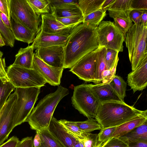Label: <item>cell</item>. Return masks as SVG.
I'll use <instances>...</instances> for the list:
<instances>
[{"mask_svg": "<svg viewBox=\"0 0 147 147\" xmlns=\"http://www.w3.org/2000/svg\"><path fill=\"white\" fill-rule=\"evenodd\" d=\"M141 23L147 26V10H143L141 16Z\"/></svg>", "mask_w": 147, "mask_h": 147, "instance_id": "53", "label": "cell"}, {"mask_svg": "<svg viewBox=\"0 0 147 147\" xmlns=\"http://www.w3.org/2000/svg\"><path fill=\"white\" fill-rule=\"evenodd\" d=\"M146 121L147 114L138 115L132 119L117 126L110 138L113 137L118 138L123 136Z\"/></svg>", "mask_w": 147, "mask_h": 147, "instance_id": "21", "label": "cell"}, {"mask_svg": "<svg viewBox=\"0 0 147 147\" xmlns=\"http://www.w3.org/2000/svg\"><path fill=\"white\" fill-rule=\"evenodd\" d=\"M119 60L118 57L114 66L111 68L110 69H106L103 71L102 74V80L101 83L109 84L111 82L115 75L116 67Z\"/></svg>", "mask_w": 147, "mask_h": 147, "instance_id": "40", "label": "cell"}, {"mask_svg": "<svg viewBox=\"0 0 147 147\" xmlns=\"http://www.w3.org/2000/svg\"><path fill=\"white\" fill-rule=\"evenodd\" d=\"M131 10H147V0H131Z\"/></svg>", "mask_w": 147, "mask_h": 147, "instance_id": "42", "label": "cell"}, {"mask_svg": "<svg viewBox=\"0 0 147 147\" xmlns=\"http://www.w3.org/2000/svg\"><path fill=\"white\" fill-rule=\"evenodd\" d=\"M75 123L81 131L84 133H89L95 130H100L102 129L101 125L93 118H88L84 121Z\"/></svg>", "mask_w": 147, "mask_h": 147, "instance_id": "33", "label": "cell"}, {"mask_svg": "<svg viewBox=\"0 0 147 147\" xmlns=\"http://www.w3.org/2000/svg\"><path fill=\"white\" fill-rule=\"evenodd\" d=\"M77 139V138H76ZM74 147H84L81 142L78 139H77L76 143Z\"/></svg>", "mask_w": 147, "mask_h": 147, "instance_id": "54", "label": "cell"}, {"mask_svg": "<svg viewBox=\"0 0 147 147\" xmlns=\"http://www.w3.org/2000/svg\"><path fill=\"white\" fill-rule=\"evenodd\" d=\"M33 45L25 48H21L15 55V59L12 65L23 68L32 69L35 53Z\"/></svg>", "mask_w": 147, "mask_h": 147, "instance_id": "19", "label": "cell"}, {"mask_svg": "<svg viewBox=\"0 0 147 147\" xmlns=\"http://www.w3.org/2000/svg\"><path fill=\"white\" fill-rule=\"evenodd\" d=\"M33 147H39L41 145V139L39 134L36 131V134L33 141Z\"/></svg>", "mask_w": 147, "mask_h": 147, "instance_id": "52", "label": "cell"}, {"mask_svg": "<svg viewBox=\"0 0 147 147\" xmlns=\"http://www.w3.org/2000/svg\"><path fill=\"white\" fill-rule=\"evenodd\" d=\"M19 141L16 137L13 136L6 142L0 146V147H16Z\"/></svg>", "mask_w": 147, "mask_h": 147, "instance_id": "48", "label": "cell"}, {"mask_svg": "<svg viewBox=\"0 0 147 147\" xmlns=\"http://www.w3.org/2000/svg\"><path fill=\"white\" fill-rule=\"evenodd\" d=\"M131 3V0H116L109 10L130 11Z\"/></svg>", "mask_w": 147, "mask_h": 147, "instance_id": "39", "label": "cell"}, {"mask_svg": "<svg viewBox=\"0 0 147 147\" xmlns=\"http://www.w3.org/2000/svg\"><path fill=\"white\" fill-rule=\"evenodd\" d=\"M147 110L141 111L124 102L111 101L100 103L95 119L102 129L116 127L142 114Z\"/></svg>", "mask_w": 147, "mask_h": 147, "instance_id": "2", "label": "cell"}, {"mask_svg": "<svg viewBox=\"0 0 147 147\" xmlns=\"http://www.w3.org/2000/svg\"><path fill=\"white\" fill-rule=\"evenodd\" d=\"M79 140L84 147H100L102 145L98 141V134H96L87 133L85 138Z\"/></svg>", "mask_w": 147, "mask_h": 147, "instance_id": "35", "label": "cell"}, {"mask_svg": "<svg viewBox=\"0 0 147 147\" xmlns=\"http://www.w3.org/2000/svg\"><path fill=\"white\" fill-rule=\"evenodd\" d=\"M50 7H55L70 4H77L78 0H49Z\"/></svg>", "mask_w": 147, "mask_h": 147, "instance_id": "43", "label": "cell"}, {"mask_svg": "<svg viewBox=\"0 0 147 147\" xmlns=\"http://www.w3.org/2000/svg\"><path fill=\"white\" fill-rule=\"evenodd\" d=\"M12 31L15 39L28 43L33 42L36 36L28 28L11 18Z\"/></svg>", "mask_w": 147, "mask_h": 147, "instance_id": "22", "label": "cell"}, {"mask_svg": "<svg viewBox=\"0 0 147 147\" xmlns=\"http://www.w3.org/2000/svg\"><path fill=\"white\" fill-rule=\"evenodd\" d=\"M74 107L88 118H95L100 102L94 95L88 84L75 86L71 98Z\"/></svg>", "mask_w": 147, "mask_h": 147, "instance_id": "5", "label": "cell"}, {"mask_svg": "<svg viewBox=\"0 0 147 147\" xmlns=\"http://www.w3.org/2000/svg\"><path fill=\"white\" fill-rule=\"evenodd\" d=\"M0 111V146L7 139L14 127L17 94H10Z\"/></svg>", "mask_w": 147, "mask_h": 147, "instance_id": "10", "label": "cell"}, {"mask_svg": "<svg viewBox=\"0 0 147 147\" xmlns=\"http://www.w3.org/2000/svg\"><path fill=\"white\" fill-rule=\"evenodd\" d=\"M10 0H0V12L5 14L10 20Z\"/></svg>", "mask_w": 147, "mask_h": 147, "instance_id": "44", "label": "cell"}, {"mask_svg": "<svg viewBox=\"0 0 147 147\" xmlns=\"http://www.w3.org/2000/svg\"><path fill=\"white\" fill-rule=\"evenodd\" d=\"M109 84L122 101L124 102L127 85L125 81L120 76L115 75Z\"/></svg>", "mask_w": 147, "mask_h": 147, "instance_id": "29", "label": "cell"}, {"mask_svg": "<svg viewBox=\"0 0 147 147\" xmlns=\"http://www.w3.org/2000/svg\"><path fill=\"white\" fill-rule=\"evenodd\" d=\"M6 73L9 80L15 88L41 87L47 83L34 69H27L11 64L7 67Z\"/></svg>", "mask_w": 147, "mask_h": 147, "instance_id": "8", "label": "cell"}, {"mask_svg": "<svg viewBox=\"0 0 147 147\" xmlns=\"http://www.w3.org/2000/svg\"><path fill=\"white\" fill-rule=\"evenodd\" d=\"M3 54L0 51V78H8L5 69V58H2Z\"/></svg>", "mask_w": 147, "mask_h": 147, "instance_id": "46", "label": "cell"}, {"mask_svg": "<svg viewBox=\"0 0 147 147\" xmlns=\"http://www.w3.org/2000/svg\"><path fill=\"white\" fill-rule=\"evenodd\" d=\"M70 35L51 34L40 30L36 35L33 42L34 49L56 46L65 47Z\"/></svg>", "mask_w": 147, "mask_h": 147, "instance_id": "15", "label": "cell"}, {"mask_svg": "<svg viewBox=\"0 0 147 147\" xmlns=\"http://www.w3.org/2000/svg\"><path fill=\"white\" fill-rule=\"evenodd\" d=\"M98 48L96 28L82 23L72 30L64 47V69H70L85 55Z\"/></svg>", "mask_w": 147, "mask_h": 147, "instance_id": "1", "label": "cell"}, {"mask_svg": "<svg viewBox=\"0 0 147 147\" xmlns=\"http://www.w3.org/2000/svg\"><path fill=\"white\" fill-rule=\"evenodd\" d=\"M106 16V12L100 9L84 17L82 23L96 28Z\"/></svg>", "mask_w": 147, "mask_h": 147, "instance_id": "28", "label": "cell"}, {"mask_svg": "<svg viewBox=\"0 0 147 147\" xmlns=\"http://www.w3.org/2000/svg\"><path fill=\"white\" fill-rule=\"evenodd\" d=\"M117 126L102 129L98 134L99 142L102 144L109 139L115 131Z\"/></svg>", "mask_w": 147, "mask_h": 147, "instance_id": "41", "label": "cell"}, {"mask_svg": "<svg viewBox=\"0 0 147 147\" xmlns=\"http://www.w3.org/2000/svg\"><path fill=\"white\" fill-rule=\"evenodd\" d=\"M96 60V84L100 83L102 80V74L104 70L108 69L105 60L106 48H98Z\"/></svg>", "mask_w": 147, "mask_h": 147, "instance_id": "26", "label": "cell"}, {"mask_svg": "<svg viewBox=\"0 0 147 147\" xmlns=\"http://www.w3.org/2000/svg\"><path fill=\"white\" fill-rule=\"evenodd\" d=\"M6 45L5 41L0 33V47H2Z\"/></svg>", "mask_w": 147, "mask_h": 147, "instance_id": "55", "label": "cell"}, {"mask_svg": "<svg viewBox=\"0 0 147 147\" xmlns=\"http://www.w3.org/2000/svg\"><path fill=\"white\" fill-rule=\"evenodd\" d=\"M32 137H28L19 141L16 147H33Z\"/></svg>", "mask_w": 147, "mask_h": 147, "instance_id": "47", "label": "cell"}, {"mask_svg": "<svg viewBox=\"0 0 147 147\" xmlns=\"http://www.w3.org/2000/svg\"><path fill=\"white\" fill-rule=\"evenodd\" d=\"M34 11L38 16L50 13L49 0H27Z\"/></svg>", "mask_w": 147, "mask_h": 147, "instance_id": "32", "label": "cell"}, {"mask_svg": "<svg viewBox=\"0 0 147 147\" xmlns=\"http://www.w3.org/2000/svg\"><path fill=\"white\" fill-rule=\"evenodd\" d=\"M48 129L63 147H74L77 139L69 133L53 116Z\"/></svg>", "mask_w": 147, "mask_h": 147, "instance_id": "17", "label": "cell"}, {"mask_svg": "<svg viewBox=\"0 0 147 147\" xmlns=\"http://www.w3.org/2000/svg\"><path fill=\"white\" fill-rule=\"evenodd\" d=\"M37 131L41 139V145L39 147H63L48 129Z\"/></svg>", "mask_w": 147, "mask_h": 147, "instance_id": "30", "label": "cell"}, {"mask_svg": "<svg viewBox=\"0 0 147 147\" xmlns=\"http://www.w3.org/2000/svg\"><path fill=\"white\" fill-rule=\"evenodd\" d=\"M147 26L133 24L127 32L125 42L127 48L132 71L138 67L147 57Z\"/></svg>", "mask_w": 147, "mask_h": 147, "instance_id": "4", "label": "cell"}, {"mask_svg": "<svg viewBox=\"0 0 147 147\" xmlns=\"http://www.w3.org/2000/svg\"><path fill=\"white\" fill-rule=\"evenodd\" d=\"M94 95L100 103L111 101L124 102L109 84H88Z\"/></svg>", "mask_w": 147, "mask_h": 147, "instance_id": "18", "label": "cell"}, {"mask_svg": "<svg viewBox=\"0 0 147 147\" xmlns=\"http://www.w3.org/2000/svg\"><path fill=\"white\" fill-rule=\"evenodd\" d=\"M122 136L128 143L135 141L147 142V121Z\"/></svg>", "mask_w": 147, "mask_h": 147, "instance_id": "24", "label": "cell"}, {"mask_svg": "<svg viewBox=\"0 0 147 147\" xmlns=\"http://www.w3.org/2000/svg\"><path fill=\"white\" fill-rule=\"evenodd\" d=\"M64 47L56 46L37 49L35 55L49 65L63 68Z\"/></svg>", "mask_w": 147, "mask_h": 147, "instance_id": "13", "label": "cell"}, {"mask_svg": "<svg viewBox=\"0 0 147 147\" xmlns=\"http://www.w3.org/2000/svg\"><path fill=\"white\" fill-rule=\"evenodd\" d=\"M96 30L98 48L104 47L119 53L123 51L125 37L113 22L102 21Z\"/></svg>", "mask_w": 147, "mask_h": 147, "instance_id": "9", "label": "cell"}, {"mask_svg": "<svg viewBox=\"0 0 147 147\" xmlns=\"http://www.w3.org/2000/svg\"><path fill=\"white\" fill-rule=\"evenodd\" d=\"M33 68L36 70L51 85L59 86L61 83L63 68L55 67L48 65L35 55Z\"/></svg>", "mask_w": 147, "mask_h": 147, "instance_id": "12", "label": "cell"}, {"mask_svg": "<svg viewBox=\"0 0 147 147\" xmlns=\"http://www.w3.org/2000/svg\"><path fill=\"white\" fill-rule=\"evenodd\" d=\"M40 30L46 33L61 35L69 34L78 25L66 26L57 20L51 13L42 15Z\"/></svg>", "mask_w": 147, "mask_h": 147, "instance_id": "14", "label": "cell"}, {"mask_svg": "<svg viewBox=\"0 0 147 147\" xmlns=\"http://www.w3.org/2000/svg\"><path fill=\"white\" fill-rule=\"evenodd\" d=\"M0 33L6 45L11 47H14L15 38L11 30L7 28L3 22L0 14Z\"/></svg>", "mask_w": 147, "mask_h": 147, "instance_id": "34", "label": "cell"}, {"mask_svg": "<svg viewBox=\"0 0 147 147\" xmlns=\"http://www.w3.org/2000/svg\"><path fill=\"white\" fill-rule=\"evenodd\" d=\"M98 49V48L83 57L69 71L80 80L96 84V60Z\"/></svg>", "mask_w": 147, "mask_h": 147, "instance_id": "11", "label": "cell"}, {"mask_svg": "<svg viewBox=\"0 0 147 147\" xmlns=\"http://www.w3.org/2000/svg\"><path fill=\"white\" fill-rule=\"evenodd\" d=\"M129 147H147V142L135 141L128 143Z\"/></svg>", "mask_w": 147, "mask_h": 147, "instance_id": "51", "label": "cell"}, {"mask_svg": "<svg viewBox=\"0 0 147 147\" xmlns=\"http://www.w3.org/2000/svg\"><path fill=\"white\" fill-rule=\"evenodd\" d=\"M0 14L3 23L7 28L11 30V25L10 20L8 18L5 14L3 13L0 12Z\"/></svg>", "mask_w": 147, "mask_h": 147, "instance_id": "50", "label": "cell"}, {"mask_svg": "<svg viewBox=\"0 0 147 147\" xmlns=\"http://www.w3.org/2000/svg\"><path fill=\"white\" fill-rule=\"evenodd\" d=\"M105 0H79L78 5L84 17L97 10L101 9Z\"/></svg>", "mask_w": 147, "mask_h": 147, "instance_id": "25", "label": "cell"}, {"mask_svg": "<svg viewBox=\"0 0 147 147\" xmlns=\"http://www.w3.org/2000/svg\"><path fill=\"white\" fill-rule=\"evenodd\" d=\"M69 93V90L61 86L42 99L34 108L26 119L31 129L40 131L48 129L54 111L61 99Z\"/></svg>", "mask_w": 147, "mask_h": 147, "instance_id": "3", "label": "cell"}, {"mask_svg": "<svg viewBox=\"0 0 147 147\" xmlns=\"http://www.w3.org/2000/svg\"><path fill=\"white\" fill-rule=\"evenodd\" d=\"M15 88L8 78H0V111Z\"/></svg>", "mask_w": 147, "mask_h": 147, "instance_id": "27", "label": "cell"}, {"mask_svg": "<svg viewBox=\"0 0 147 147\" xmlns=\"http://www.w3.org/2000/svg\"><path fill=\"white\" fill-rule=\"evenodd\" d=\"M108 11L110 17L114 20L115 25L125 37L127 32L133 24L129 16L130 11H125L109 10Z\"/></svg>", "mask_w": 147, "mask_h": 147, "instance_id": "20", "label": "cell"}, {"mask_svg": "<svg viewBox=\"0 0 147 147\" xmlns=\"http://www.w3.org/2000/svg\"><path fill=\"white\" fill-rule=\"evenodd\" d=\"M67 131L76 138L79 140L84 139L87 133L82 132L74 121L61 119L58 121Z\"/></svg>", "mask_w": 147, "mask_h": 147, "instance_id": "31", "label": "cell"}, {"mask_svg": "<svg viewBox=\"0 0 147 147\" xmlns=\"http://www.w3.org/2000/svg\"><path fill=\"white\" fill-rule=\"evenodd\" d=\"M56 19L64 25L68 26L75 25H78L82 23L84 17L83 15H80Z\"/></svg>", "mask_w": 147, "mask_h": 147, "instance_id": "37", "label": "cell"}, {"mask_svg": "<svg viewBox=\"0 0 147 147\" xmlns=\"http://www.w3.org/2000/svg\"><path fill=\"white\" fill-rule=\"evenodd\" d=\"M40 87L16 88L17 98L14 120V127L25 122L34 108L40 92Z\"/></svg>", "mask_w": 147, "mask_h": 147, "instance_id": "6", "label": "cell"}, {"mask_svg": "<svg viewBox=\"0 0 147 147\" xmlns=\"http://www.w3.org/2000/svg\"><path fill=\"white\" fill-rule=\"evenodd\" d=\"M119 52L111 49H107L105 55V60L108 69H110L114 66L118 57Z\"/></svg>", "mask_w": 147, "mask_h": 147, "instance_id": "38", "label": "cell"}, {"mask_svg": "<svg viewBox=\"0 0 147 147\" xmlns=\"http://www.w3.org/2000/svg\"><path fill=\"white\" fill-rule=\"evenodd\" d=\"M11 18L36 35L40 31V19L27 0H10Z\"/></svg>", "mask_w": 147, "mask_h": 147, "instance_id": "7", "label": "cell"}, {"mask_svg": "<svg viewBox=\"0 0 147 147\" xmlns=\"http://www.w3.org/2000/svg\"><path fill=\"white\" fill-rule=\"evenodd\" d=\"M100 147H129L127 141L122 136L110 138Z\"/></svg>", "mask_w": 147, "mask_h": 147, "instance_id": "36", "label": "cell"}, {"mask_svg": "<svg viewBox=\"0 0 147 147\" xmlns=\"http://www.w3.org/2000/svg\"><path fill=\"white\" fill-rule=\"evenodd\" d=\"M116 0H105L102 5L101 9L104 12L110 9Z\"/></svg>", "mask_w": 147, "mask_h": 147, "instance_id": "49", "label": "cell"}, {"mask_svg": "<svg viewBox=\"0 0 147 147\" xmlns=\"http://www.w3.org/2000/svg\"><path fill=\"white\" fill-rule=\"evenodd\" d=\"M128 85L134 93L145 89L147 85V57L136 69L127 75Z\"/></svg>", "mask_w": 147, "mask_h": 147, "instance_id": "16", "label": "cell"}, {"mask_svg": "<svg viewBox=\"0 0 147 147\" xmlns=\"http://www.w3.org/2000/svg\"><path fill=\"white\" fill-rule=\"evenodd\" d=\"M143 10H132L129 13L130 19L134 24H141V18Z\"/></svg>", "mask_w": 147, "mask_h": 147, "instance_id": "45", "label": "cell"}, {"mask_svg": "<svg viewBox=\"0 0 147 147\" xmlns=\"http://www.w3.org/2000/svg\"><path fill=\"white\" fill-rule=\"evenodd\" d=\"M50 8L51 13L56 18L83 15L78 4Z\"/></svg>", "mask_w": 147, "mask_h": 147, "instance_id": "23", "label": "cell"}]
</instances>
